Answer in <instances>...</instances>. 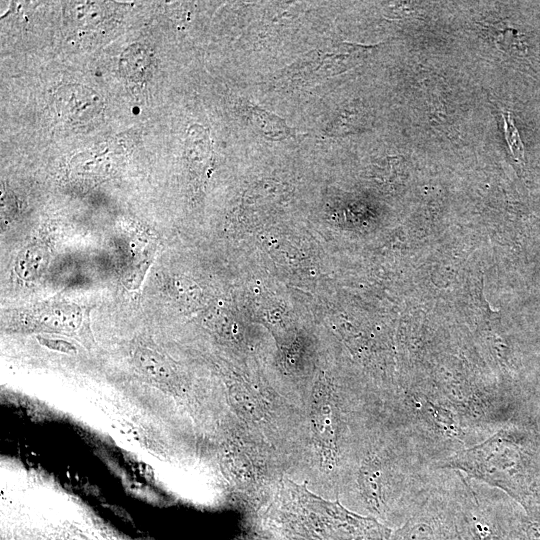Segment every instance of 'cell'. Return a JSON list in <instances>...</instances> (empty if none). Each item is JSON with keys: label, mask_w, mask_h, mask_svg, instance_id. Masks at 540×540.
<instances>
[{"label": "cell", "mask_w": 540, "mask_h": 540, "mask_svg": "<svg viewBox=\"0 0 540 540\" xmlns=\"http://www.w3.org/2000/svg\"><path fill=\"white\" fill-rule=\"evenodd\" d=\"M439 470L403 431L388 421L372 427L356 442L350 456L352 498L392 530L422 503L436 483Z\"/></svg>", "instance_id": "1"}, {"label": "cell", "mask_w": 540, "mask_h": 540, "mask_svg": "<svg viewBox=\"0 0 540 540\" xmlns=\"http://www.w3.org/2000/svg\"><path fill=\"white\" fill-rule=\"evenodd\" d=\"M507 495L540 519V423L536 417L507 424L482 441L433 465Z\"/></svg>", "instance_id": "2"}, {"label": "cell", "mask_w": 540, "mask_h": 540, "mask_svg": "<svg viewBox=\"0 0 540 540\" xmlns=\"http://www.w3.org/2000/svg\"><path fill=\"white\" fill-rule=\"evenodd\" d=\"M278 540H389L392 529L377 519L312 496H298L268 518Z\"/></svg>", "instance_id": "3"}, {"label": "cell", "mask_w": 540, "mask_h": 540, "mask_svg": "<svg viewBox=\"0 0 540 540\" xmlns=\"http://www.w3.org/2000/svg\"><path fill=\"white\" fill-rule=\"evenodd\" d=\"M483 487L454 471L453 491L463 539L516 540L510 524V506Z\"/></svg>", "instance_id": "4"}, {"label": "cell", "mask_w": 540, "mask_h": 540, "mask_svg": "<svg viewBox=\"0 0 540 540\" xmlns=\"http://www.w3.org/2000/svg\"><path fill=\"white\" fill-rule=\"evenodd\" d=\"M389 540H464L453 491V472L440 470L435 485Z\"/></svg>", "instance_id": "5"}, {"label": "cell", "mask_w": 540, "mask_h": 540, "mask_svg": "<svg viewBox=\"0 0 540 540\" xmlns=\"http://www.w3.org/2000/svg\"><path fill=\"white\" fill-rule=\"evenodd\" d=\"M372 46L343 43L311 51L291 65L286 78L292 83L315 82L357 65Z\"/></svg>", "instance_id": "6"}, {"label": "cell", "mask_w": 540, "mask_h": 540, "mask_svg": "<svg viewBox=\"0 0 540 540\" xmlns=\"http://www.w3.org/2000/svg\"><path fill=\"white\" fill-rule=\"evenodd\" d=\"M325 400L316 401L311 413V430L318 461L328 473L336 471L343 459L341 413Z\"/></svg>", "instance_id": "7"}, {"label": "cell", "mask_w": 540, "mask_h": 540, "mask_svg": "<svg viewBox=\"0 0 540 540\" xmlns=\"http://www.w3.org/2000/svg\"><path fill=\"white\" fill-rule=\"evenodd\" d=\"M59 117L69 124L85 126L97 123L103 114V101L93 90L80 84L65 85L55 93Z\"/></svg>", "instance_id": "8"}, {"label": "cell", "mask_w": 540, "mask_h": 540, "mask_svg": "<svg viewBox=\"0 0 540 540\" xmlns=\"http://www.w3.org/2000/svg\"><path fill=\"white\" fill-rule=\"evenodd\" d=\"M153 67L152 52L141 44L129 46L120 59V70L132 81H143L148 78Z\"/></svg>", "instance_id": "9"}, {"label": "cell", "mask_w": 540, "mask_h": 540, "mask_svg": "<svg viewBox=\"0 0 540 540\" xmlns=\"http://www.w3.org/2000/svg\"><path fill=\"white\" fill-rule=\"evenodd\" d=\"M47 260L48 254L43 246L29 245L19 252L15 263V271L23 280H34L45 269Z\"/></svg>", "instance_id": "10"}, {"label": "cell", "mask_w": 540, "mask_h": 540, "mask_svg": "<svg viewBox=\"0 0 540 540\" xmlns=\"http://www.w3.org/2000/svg\"><path fill=\"white\" fill-rule=\"evenodd\" d=\"M38 321L45 327L74 330L80 324L81 316L76 307L56 305L38 314Z\"/></svg>", "instance_id": "11"}, {"label": "cell", "mask_w": 540, "mask_h": 540, "mask_svg": "<svg viewBox=\"0 0 540 540\" xmlns=\"http://www.w3.org/2000/svg\"><path fill=\"white\" fill-rule=\"evenodd\" d=\"M251 114L255 125L270 140H284L293 135V130L275 114L253 106Z\"/></svg>", "instance_id": "12"}, {"label": "cell", "mask_w": 540, "mask_h": 540, "mask_svg": "<svg viewBox=\"0 0 540 540\" xmlns=\"http://www.w3.org/2000/svg\"><path fill=\"white\" fill-rule=\"evenodd\" d=\"M514 511V507H511L510 524L516 540H540V519Z\"/></svg>", "instance_id": "13"}, {"label": "cell", "mask_w": 540, "mask_h": 540, "mask_svg": "<svg viewBox=\"0 0 540 540\" xmlns=\"http://www.w3.org/2000/svg\"><path fill=\"white\" fill-rule=\"evenodd\" d=\"M138 366L154 379H165L169 375L168 368L161 356L147 348L139 349L135 354Z\"/></svg>", "instance_id": "14"}, {"label": "cell", "mask_w": 540, "mask_h": 540, "mask_svg": "<svg viewBox=\"0 0 540 540\" xmlns=\"http://www.w3.org/2000/svg\"><path fill=\"white\" fill-rule=\"evenodd\" d=\"M506 141L512 157L519 163H525L524 146L510 112H502Z\"/></svg>", "instance_id": "15"}, {"label": "cell", "mask_w": 540, "mask_h": 540, "mask_svg": "<svg viewBox=\"0 0 540 540\" xmlns=\"http://www.w3.org/2000/svg\"><path fill=\"white\" fill-rule=\"evenodd\" d=\"M37 340L42 346L56 352L68 355H72L77 352L76 347L71 342L63 339L38 336Z\"/></svg>", "instance_id": "16"}]
</instances>
